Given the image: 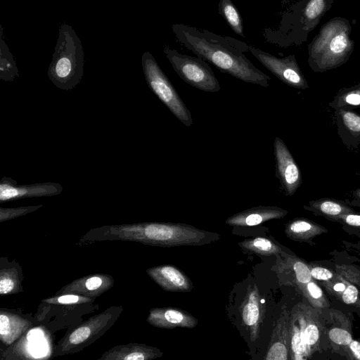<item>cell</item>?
<instances>
[{"label":"cell","instance_id":"24","mask_svg":"<svg viewBox=\"0 0 360 360\" xmlns=\"http://www.w3.org/2000/svg\"><path fill=\"white\" fill-rule=\"evenodd\" d=\"M20 288L18 271L14 268L1 269L0 272V294L15 293Z\"/></svg>","mask_w":360,"mask_h":360},{"label":"cell","instance_id":"29","mask_svg":"<svg viewBox=\"0 0 360 360\" xmlns=\"http://www.w3.org/2000/svg\"><path fill=\"white\" fill-rule=\"evenodd\" d=\"M91 300L89 297L78 295L75 294H66L58 296L56 297H51L44 301L49 304H72L77 303L89 302Z\"/></svg>","mask_w":360,"mask_h":360},{"label":"cell","instance_id":"30","mask_svg":"<svg viewBox=\"0 0 360 360\" xmlns=\"http://www.w3.org/2000/svg\"><path fill=\"white\" fill-rule=\"evenodd\" d=\"M328 336L331 341L339 345L347 346L352 340L351 333L341 328H332L328 332Z\"/></svg>","mask_w":360,"mask_h":360},{"label":"cell","instance_id":"21","mask_svg":"<svg viewBox=\"0 0 360 360\" xmlns=\"http://www.w3.org/2000/svg\"><path fill=\"white\" fill-rule=\"evenodd\" d=\"M326 231L324 227L307 219L295 220L288 226V232L293 238L304 240Z\"/></svg>","mask_w":360,"mask_h":360},{"label":"cell","instance_id":"37","mask_svg":"<svg viewBox=\"0 0 360 360\" xmlns=\"http://www.w3.org/2000/svg\"><path fill=\"white\" fill-rule=\"evenodd\" d=\"M334 219L342 221L351 226L360 227V214H354L353 212L339 215L334 218Z\"/></svg>","mask_w":360,"mask_h":360},{"label":"cell","instance_id":"12","mask_svg":"<svg viewBox=\"0 0 360 360\" xmlns=\"http://www.w3.org/2000/svg\"><path fill=\"white\" fill-rule=\"evenodd\" d=\"M338 132L344 143L356 147L360 143V115L350 109L335 110Z\"/></svg>","mask_w":360,"mask_h":360},{"label":"cell","instance_id":"34","mask_svg":"<svg viewBox=\"0 0 360 360\" xmlns=\"http://www.w3.org/2000/svg\"><path fill=\"white\" fill-rule=\"evenodd\" d=\"M243 318L245 324L254 325L259 318V309L257 305L248 303L245 306L243 311Z\"/></svg>","mask_w":360,"mask_h":360},{"label":"cell","instance_id":"18","mask_svg":"<svg viewBox=\"0 0 360 360\" xmlns=\"http://www.w3.org/2000/svg\"><path fill=\"white\" fill-rule=\"evenodd\" d=\"M305 316L304 338L309 354L319 347L321 333V324L315 308L304 306Z\"/></svg>","mask_w":360,"mask_h":360},{"label":"cell","instance_id":"25","mask_svg":"<svg viewBox=\"0 0 360 360\" xmlns=\"http://www.w3.org/2000/svg\"><path fill=\"white\" fill-rule=\"evenodd\" d=\"M184 321V314L174 309H168L164 312L160 310H151L148 321L155 326H162L165 322L169 324H179Z\"/></svg>","mask_w":360,"mask_h":360},{"label":"cell","instance_id":"11","mask_svg":"<svg viewBox=\"0 0 360 360\" xmlns=\"http://www.w3.org/2000/svg\"><path fill=\"white\" fill-rule=\"evenodd\" d=\"M113 279L108 275H94L82 277L65 286L60 291L75 292L89 297H96L110 289Z\"/></svg>","mask_w":360,"mask_h":360},{"label":"cell","instance_id":"1","mask_svg":"<svg viewBox=\"0 0 360 360\" xmlns=\"http://www.w3.org/2000/svg\"><path fill=\"white\" fill-rule=\"evenodd\" d=\"M172 30L182 46L221 72L244 82L263 87L269 86L271 77L257 68L245 55L250 51L247 44L184 24H174Z\"/></svg>","mask_w":360,"mask_h":360},{"label":"cell","instance_id":"19","mask_svg":"<svg viewBox=\"0 0 360 360\" xmlns=\"http://www.w3.org/2000/svg\"><path fill=\"white\" fill-rule=\"evenodd\" d=\"M309 207L310 209L333 219L341 214L353 212L343 202L329 198L311 201Z\"/></svg>","mask_w":360,"mask_h":360},{"label":"cell","instance_id":"26","mask_svg":"<svg viewBox=\"0 0 360 360\" xmlns=\"http://www.w3.org/2000/svg\"><path fill=\"white\" fill-rule=\"evenodd\" d=\"M335 274L338 279L360 286V271L356 269L345 264L336 265Z\"/></svg>","mask_w":360,"mask_h":360},{"label":"cell","instance_id":"20","mask_svg":"<svg viewBox=\"0 0 360 360\" xmlns=\"http://www.w3.org/2000/svg\"><path fill=\"white\" fill-rule=\"evenodd\" d=\"M218 13L236 34L243 37H245L241 15L231 0H220L218 6Z\"/></svg>","mask_w":360,"mask_h":360},{"label":"cell","instance_id":"32","mask_svg":"<svg viewBox=\"0 0 360 360\" xmlns=\"http://www.w3.org/2000/svg\"><path fill=\"white\" fill-rule=\"evenodd\" d=\"M348 283L338 279L335 277L328 281H323V285L327 291L334 297L340 299L341 295L345 290Z\"/></svg>","mask_w":360,"mask_h":360},{"label":"cell","instance_id":"13","mask_svg":"<svg viewBox=\"0 0 360 360\" xmlns=\"http://www.w3.org/2000/svg\"><path fill=\"white\" fill-rule=\"evenodd\" d=\"M148 274L162 288L168 290H184L188 288L184 276L171 266H162L147 270Z\"/></svg>","mask_w":360,"mask_h":360},{"label":"cell","instance_id":"23","mask_svg":"<svg viewBox=\"0 0 360 360\" xmlns=\"http://www.w3.org/2000/svg\"><path fill=\"white\" fill-rule=\"evenodd\" d=\"M304 296L309 302L311 306L315 309H321L328 307V300L321 287L313 281V278L306 284L302 285Z\"/></svg>","mask_w":360,"mask_h":360},{"label":"cell","instance_id":"27","mask_svg":"<svg viewBox=\"0 0 360 360\" xmlns=\"http://www.w3.org/2000/svg\"><path fill=\"white\" fill-rule=\"evenodd\" d=\"M43 207L42 205L24 206L15 208H0V221L3 222L15 217L27 214L28 213L36 211L40 207Z\"/></svg>","mask_w":360,"mask_h":360},{"label":"cell","instance_id":"14","mask_svg":"<svg viewBox=\"0 0 360 360\" xmlns=\"http://www.w3.org/2000/svg\"><path fill=\"white\" fill-rule=\"evenodd\" d=\"M305 316L304 306L293 314L291 323L290 347L295 359H306L310 354L304 338Z\"/></svg>","mask_w":360,"mask_h":360},{"label":"cell","instance_id":"6","mask_svg":"<svg viewBox=\"0 0 360 360\" xmlns=\"http://www.w3.org/2000/svg\"><path fill=\"white\" fill-rule=\"evenodd\" d=\"M48 75L56 87L66 91L74 89L83 75L82 56L75 50L56 52Z\"/></svg>","mask_w":360,"mask_h":360},{"label":"cell","instance_id":"28","mask_svg":"<svg viewBox=\"0 0 360 360\" xmlns=\"http://www.w3.org/2000/svg\"><path fill=\"white\" fill-rule=\"evenodd\" d=\"M3 57L1 61V79L11 82L18 76V71L12 57Z\"/></svg>","mask_w":360,"mask_h":360},{"label":"cell","instance_id":"38","mask_svg":"<svg viewBox=\"0 0 360 360\" xmlns=\"http://www.w3.org/2000/svg\"><path fill=\"white\" fill-rule=\"evenodd\" d=\"M253 245L255 247L260 250L267 251L272 248L271 243L264 238H258L253 240Z\"/></svg>","mask_w":360,"mask_h":360},{"label":"cell","instance_id":"39","mask_svg":"<svg viewBox=\"0 0 360 360\" xmlns=\"http://www.w3.org/2000/svg\"><path fill=\"white\" fill-rule=\"evenodd\" d=\"M347 346H349V349L354 358L360 360V342L352 340Z\"/></svg>","mask_w":360,"mask_h":360},{"label":"cell","instance_id":"2","mask_svg":"<svg viewBox=\"0 0 360 360\" xmlns=\"http://www.w3.org/2000/svg\"><path fill=\"white\" fill-rule=\"evenodd\" d=\"M349 21L335 17L323 24L308 45V64L316 72L337 68L349 60L354 41Z\"/></svg>","mask_w":360,"mask_h":360},{"label":"cell","instance_id":"9","mask_svg":"<svg viewBox=\"0 0 360 360\" xmlns=\"http://www.w3.org/2000/svg\"><path fill=\"white\" fill-rule=\"evenodd\" d=\"M63 186L53 182L20 185L10 177H3L0 181V201L4 202L27 198L46 197L60 194Z\"/></svg>","mask_w":360,"mask_h":360},{"label":"cell","instance_id":"15","mask_svg":"<svg viewBox=\"0 0 360 360\" xmlns=\"http://www.w3.org/2000/svg\"><path fill=\"white\" fill-rule=\"evenodd\" d=\"M30 322L21 316L1 310L0 312V339L6 345L12 344L30 326Z\"/></svg>","mask_w":360,"mask_h":360},{"label":"cell","instance_id":"8","mask_svg":"<svg viewBox=\"0 0 360 360\" xmlns=\"http://www.w3.org/2000/svg\"><path fill=\"white\" fill-rule=\"evenodd\" d=\"M273 147L276 176L285 195H292L302 184L300 168L281 138H275Z\"/></svg>","mask_w":360,"mask_h":360},{"label":"cell","instance_id":"3","mask_svg":"<svg viewBox=\"0 0 360 360\" xmlns=\"http://www.w3.org/2000/svg\"><path fill=\"white\" fill-rule=\"evenodd\" d=\"M181 226L150 223L124 224L108 227L104 236L108 238L134 240L145 243H166L186 241L197 238L200 233L179 229Z\"/></svg>","mask_w":360,"mask_h":360},{"label":"cell","instance_id":"40","mask_svg":"<svg viewBox=\"0 0 360 360\" xmlns=\"http://www.w3.org/2000/svg\"><path fill=\"white\" fill-rule=\"evenodd\" d=\"M353 196L356 201L360 202V188H358L353 192Z\"/></svg>","mask_w":360,"mask_h":360},{"label":"cell","instance_id":"16","mask_svg":"<svg viewBox=\"0 0 360 360\" xmlns=\"http://www.w3.org/2000/svg\"><path fill=\"white\" fill-rule=\"evenodd\" d=\"M333 0H308L302 10L300 23L306 32L313 30L324 14L333 6Z\"/></svg>","mask_w":360,"mask_h":360},{"label":"cell","instance_id":"33","mask_svg":"<svg viewBox=\"0 0 360 360\" xmlns=\"http://www.w3.org/2000/svg\"><path fill=\"white\" fill-rule=\"evenodd\" d=\"M267 354V359L285 360L288 359V349L285 344L277 342L271 347Z\"/></svg>","mask_w":360,"mask_h":360},{"label":"cell","instance_id":"36","mask_svg":"<svg viewBox=\"0 0 360 360\" xmlns=\"http://www.w3.org/2000/svg\"><path fill=\"white\" fill-rule=\"evenodd\" d=\"M359 291L356 285L347 283V287L342 292L340 300L346 304H354L358 300Z\"/></svg>","mask_w":360,"mask_h":360},{"label":"cell","instance_id":"10","mask_svg":"<svg viewBox=\"0 0 360 360\" xmlns=\"http://www.w3.org/2000/svg\"><path fill=\"white\" fill-rule=\"evenodd\" d=\"M117 310L110 308L74 330L63 342L61 351L65 352L79 348V346L84 343L89 344L91 338H95L98 333L107 328V325L112 321L111 319Z\"/></svg>","mask_w":360,"mask_h":360},{"label":"cell","instance_id":"4","mask_svg":"<svg viewBox=\"0 0 360 360\" xmlns=\"http://www.w3.org/2000/svg\"><path fill=\"white\" fill-rule=\"evenodd\" d=\"M142 67L146 83L151 91L179 121L186 127H191L193 118L190 110L149 52L144 53L142 56Z\"/></svg>","mask_w":360,"mask_h":360},{"label":"cell","instance_id":"17","mask_svg":"<svg viewBox=\"0 0 360 360\" xmlns=\"http://www.w3.org/2000/svg\"><path fill=\"white\" fill-rule=\"evenodd\" d=\"M153 352L145 345L129 343L117 346L105 352L100 359L145 360L153 357Z\"/></svg>","mask_w":360,"mask_h":360},{"label":"cell","instance_id":"35","mask_svg":"<svg viewBox=\"0 0 360 360\" xmlns=\"http://www.w3.org/2000/svg\"><path fill=\"white\" fill-rule=\"evenodd\" d=\"M312 278L320 281H328L335 277V272L322 266H314L310 269Z\"/></svg>","mask_w":360,"mask_h":360},{"label":"cell","instance_id":"7","mask_svg":"<svg viewBox=\"0 0 360 360\" xmlns=\"http://www.w3.org/2000/svg\"><path fill=\"white\" fill-rule=\"evenodd\" d=\"M249 51L282 82L296 89L309 88L295 55L280 58L252 46Z\"/></svg>","mask_w":360,"mask_h":360},{"label":"cell","instance_id":"31","mask_svg":"<svg viewBox=\"0 0 360 360\" xmlns=\"http://www.w3.org/2000/svg\"><path fill=\"white\" fill-rule=\"evenodd\" d=\"M293 270L297 281L302 285L306 284L312 279L310 269L302 261L297 260L293 264Z\"/></svg>","mask_w":360,"mask_h":360},{"label":"cell","instance_id":"5","mask_svg":"<svg viewBox=\"0 0 360 360\" xmlns=\"http://www.w3.org/2000/svg\"><path fill=\"white\" fill-rule=\"evenodd\" d=\"M163 50L174 70L186 83L209 93H216L221 89L217 77L205 60L182 54L167 46Z\"/></svg>","mask_w":360,"mask_h":360},{"label":"cell","instance_id":"22","mask_svg":"<svg viewBox=\"0 0 360 360\" xmlns=\"http://www.w3.org/2000/svg\"><path fill=\"white\" fill-rule=\"evenodd\" d=\"M329 105L335 110L360 107V84L339 91Z\"/></svg>","mask_w":360,"mask_h":360}]
</instances>
